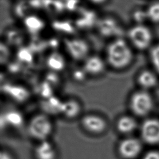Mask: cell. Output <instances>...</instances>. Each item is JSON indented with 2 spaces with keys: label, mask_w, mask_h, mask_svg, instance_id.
<instances>
[{
  "label": "cell",
  "mask_w": 159,
  "mask_h": 159,
  "mask_svg": "<svg viewBox=\"0 0 159 159\" xmlns=\"http://www.w3.org/2000/svg\"><path fill=\"white\" fill-rule=\"evenodd\" d=\"M107 63L113 69L120 70L129 66L134 59L133 52L122 37L112 40L106 51Z\"/></svg>",
  "instance_id": "cell-1"
},
{
  "label": "cell",
  "mask_w": 159,
  "mask_h": 159,
  "mask_svg": "<svg viewBox=\"0 0 159 159\" xmlns=\"http://www.w3.org/2000/svg\"><path fill=\"white\" fill-rule=\"evenodd\" d=\"M127 36L130 43L138 50L148 48L152 42V34L150 30L143 24H136L128 31Z\"/></svg>",
  "instance_id": "cell-2"
},
{
  "label": "cell",
  "mask_w": 159,
  "mask_h": 159,
  "mask_svg": "<svg viewBox=\"0 0 159 159\" xmlns=\"http://www.w3.org/2000/svg\"><path fill=\"white\" fill-rule=\"evenodd\" d=\"M52 130L49 119L43 114L34 116L28 125V132L31 137L40 141L46 140Z\"/></svg>",
  "instance_id": "cell-3"
},
{
  "label": "cell",
  "mask_w": 159,
  "mask_h": 159,
  "mask_svg": "<svg viewBox=\"0 0 159 159\" xmlns=\"http://www.w3.org/2000/svg\"><path fill=\"white\" fill-rule=\"evenodd\" d=\"M64 46L68 54L74 60L84 61L89 56V44L83 39L66 38L64 39Z\"/></svg>",
  "instance_id": "cell-4"
},
{
  "label": "cell",
  "mask_w": 159,
  "mask_h": 159,
  "mask_svg": "<svg viewBox=\"0 0 159 159\" xmlns=\"http://www.w3.org/2000/svg\"><path fill=\"white\" fill-rule=\"evenodd\" d=\"M130 107L136 115L145 116L151 111L153 107L152 98L145 90L136 91L130 97Z\"/></svg>",
  "instance_id": "cell-5"
},
{
  "label": "cell",
  "mask_w": 159,
  "mask_h": 159,
  "mask_svg": "<svg viewBox=\"0 0 159 159\" xmlns=\"http://www.w3.org/2000/svg\"><path fill=\"white\" fill-rule=\"evenodd\" d=\"M99 34L104 37H122L123 29L119 20L113 17L106 16L98 20L96 25Z\"/></svg>",
  "instance_id": "cell-6"
},
{
  "label": "cell",
  "mask_w": 159,
  "mask_h": 159,
  "mask_svg": "<svg viewBox=\"0 0 159 159\" xmlns=\"http://www.w3.org/2000/svg\"><path fill=\"white\" fill-rule=\"evenodd\" d=\"M141 136L149 144L159 143V120L149 119L145 120L141 126Z\"/></svg>",
  "instance_id": "cell-7"
},
{
  "label": "cell",
  "mask_w": 159,
  "mask_h": 159,
  "mask_svg": "<svg viewBox=\"0 0 159 159\" xmlns=\"http://www.w3.org/2000/svg\"><path fill=\"white\" fill-rule=\"evenodd\" d=\"M4 93L16 102L25 101L30 96L29 91L23 86L17 84L6 83L1 86Z\"/></svg>",
  "instance_id": "cell-8"
},
{
  "label": "cell",
  "mask_w": 159,
  "mask_h": 159,
  "mask_svg": "<svg viewBox=\"0 0 159 159\" xmlns=\"http://www.w3.org/2000/svg\"><path fill=\"white\" fill-rule=\"evenodd\" d=\"M141 150L140 142L135 138H128L123 140L119 147L120 155L126 159H132L137 157Z\"/></svg>",
  "instance_id": "cell-9"
},
{
  "label": "cell",
  "mask_w": 159,
  "mask_h": 159,
  "mask_svg": "<svg viewBox=\"0 0 159 159\" xmlns=\"http://www.w3.org/2000/svg\"><path fill=\"white\" fill-rule=\"evenodd\" d=\"M83 68L88 75L98 76L105 71L106 63L103 59L98 55H89L84 60Z\"/></svg>",
  "instance_id": "cell-10"
},
{
  "label": "cell",
  "mask_w": 159,
  "mask_h": 159,
  "mask_svg": "<svg viewBox=\"0 0 159 159\" xmlns=\"http://www.w3.org/2000/svg\"><path fill=\"white\" fill-rule=\"evenodd\" d=\"M83 127L89 132L95 134L102 132L106 127L104 119L96 115H87L82 119Z\"/></svg>",
  "instance_id": "cell-11"
},
{
  "label": "cell",
  "mask_w": 159,
  "mask_h": 159,
  "mask_svg": "<svg viewBox=\"0 0 159 159\" xmlns=\"http://www.w3.org/2000/svg\"><path fill=\"white\" fill-rule=\"evenodd\" d=\"M23 22L27 31L34 35L40 33L45 26L43 20L34 14H30L25 17L23 20Z\"/></svg>",
  "instance_id": "cell-12"
},
{
  "label": "cell",
  "mask_w": 159,
  "mask_h": 159,
  "mask_svg": "<svg viewBox=\"0 0 159 159\" xmlns=\"http://www.w3.org/2000/svg\"><path fill=\"white\" fill-rule=\"evenodd\" d=\"M46 65L52 72L62 71L66 66V61L64 57L58 52H53L47 58Z\"/></svg>",
  "instance_id": "cell-13"
},
{
  "label": "cell",
  "mask_w": 159,
  "mask_h": 159,
  "mask_svg": "<svg viewBox=\"0 0 159 159\" xmlns=\"http://www.w3.org/2000/svg\"><path fill=\"white\" fill-rule=\"evenodd\" d=\"M137 81L138 84L143 89H149L157 85V78L152 71L143 70L139 74Z\"/></svg>",
  "instance_id": "cell-14"
},
{
  "label": "cell",
  "mask_w": 159,
  "mask_h": 159,
  "mask_svg": "<svg viewBox=\"0 0 159 159\" xmlns=\"http://www.w3.org/2000/svg\"><path fill=\"white\" fill-rule=\"evenodd\" d=\"M55 156L53 147L47 140L41 141L35 148V157L37 159H55Z\"/></svg>",
  "instance_id": "cell-15"
},
{
  "label": "cell",
  "mask_w": 159,
  "mask_h": 159,
  "mask_svg": "<svg viewBox=\"0 0 159 159\" xmlns=\"http://www.w3.org/2000/svg\"><path fill=\"white\" fill-rule=\"evenodd\" d=\"M98 20L94 12L88 10H83L78 18L74 22L76 27L80 28L91 27L94 24L96 25Z\"/></svg>",
  "instance_id": "cell-16"
},
{
  "label": "cell",
  "mask_w": 159,
  "mask_h": 159,
  "mask_svg": "<svg viewBox=\"0 0 159 159\" xmlns=\"http://www.w3.org/2000/svg\"><path fill=\"white\" fill-rule=\"evenodd\" d=\"M23 122V118L22 115L17 111L11 110L4 114L1 115V127L4 125L9 124L14 127H19L22 125Z\"/></svg>",
  "instance_id": "cell-17"
},
{
  "label": "cell",
  "mask_w": 159,
  "mask_h": 159,
  "mask_svg": "<svg viewBox=\"0 0 159 159\" xmlns=\"http://www.w3.org/2000/svg\"><path fill=\"white\" fill-rule=\"evenodd\" d=\"M80 111V105L78 102L75 99H68L63 101L61 111L66 117L73 118L76 117Z\"/></svg>",
  "instance_id": "cell-18"
},
{
  "label": "cell",
  "mask_w": 159,
  "mask_h": 159,
  "mask_svg": "<svg viewBox=\"0 0 159 159\" xmlns=\"http://www.w3.org/2000/svg\"><path fill=\"white\" fill-rule=\"evenodd\" d=\"M136 127V121L130 116H123L120 117L117 124L118 130L124 134H129L133 132Z\"/></svg>",
  "instance_id": "cell-19"
},
{
  "label": "cell",
  "mask_w": 159,
  "mask_h": 159,
  "mask_svg": "<svg viewBox=\"0 0 159 159\" xmlns=\"http://www.w3.org/2000/svg\"><path fill=\"white\" fill-rule=\"evenodd\" d=\"M63 101H60L55 97L51 96L48 98L45 99L43 106L45 109L49 112H61Z\"/></svg>",
  "instance_id": "cell-20"
},
{
  "label": "cell",
  "mask_w": 159,
  "mask_h": 159,
  "mask_svg": "<svg viewBox=\"0 0 159 159\" xmlns=\"http://www.w3.org/2000/svg\"><path fill=\"white\" fill-rule=\"evenodd\" d=\"M53 29L57 31L65 34H72L75 31V24H73L68 20H55L52 24Z\"/></svg>",
  "instance_id": "cell-21"
},
{
  "label": "cell",
  "mask_w": 159,
  "mask_h": 159,
  "mask_svg": "<svg viewBox=\"0 0 159 159\" xmlns=\"http://www.w3.org/2000/svg\"><path fill=\"white\" fill-rule=\"evenodd\" d=\"M43 7L51 12H60L65 9L63 2L61 0H45Z\"/></svg>",
  "instance_id": "cell-22"
},
{
  "label": "cell",
  "mask_w": 159,
  "mask_h": 159,
  "mask_svg": "<svg viewBox=\"0 0 159 159\" xmlns=\"http://www.w3.org/2000/svg\"><path fill=\"white\" fill-rule=\"evenodd\" d=\"M147 19L153 23H159V2L151 4L146 10Z\"/></svg>",
  "instance_id": "cell-23"
},
{
  "label": "cell",
  "mask_w": 159,
  "mask_h": 159,
  "mask_svg": "<svg viewBox=\"0 0 159 159\" xmlns=\"http://www.w3.org/2000/svg\"><path fill=\"white\" fill-rule=\"evenodd\" d=\"M18 60L23 63H30L33 60L32 50L28 47H22L17 52Z\"/></svg>",
  "instance_id": "cell-24"
},
{
  "label": "cell",
  "mask_w": 159,
  "mask_h": 159,
  "mask_svg": "<svg viewBox=\"0 0 159 159\" xmlns=\"http://www.w3.org/2000/svg\"><path fill=\"white\" fill-rule=\"evenodd\" d=\"M31 8L32 7L30 6L29 2H19L18 4H17L15 9H16L15 12L17 16L23 17L24 19L27 16L31 14L29 13Z\"/></svg>",
  "instance_id": "cell-25"
},
{
  "label": "cell",
  "mask_w": 159,
  "mask_h": 159,
  "mask_svg": "<svg viewBox=\"0 0 159 159\" xmlns=\"http://www.w3.org/2000/svg\"><path fill=\"white\" fill-rule=\"evenodd\" d=\"M150 59L154 68L159 73V44H157L150 49Z\"/></svg>",
  "instance_id": "cell-26"
},
{
  "label": "cell",
  "mask_w": 159,
  "mask_h": 159,
  "mask_svg": "<svg viewBox=\"0 0 159 159\" xmlns=\"http://www.w3.org/2000/svg\"><path fill=\"white\" fill-rule=\"evenodd\" d=\"M20 35L21 34L16 30H10L7 34V40L9 42V43H20L22 39Z\"/></svg>",
  "instance_id": "cell-27"
},
{
  "label": "cell",
  "mask_w": 159,
  "mask_h": 159,
  "mask_svg": "<svg viewBox=\"0 0 159 159\" xmlns=\"http://www.w3.org/2000/svg\"><path fill=\"white\" fill-rule=\"evenodd\" d=\"M133 17L137 24H143V22L145 20V19H148L146 11H144L141 9L135 11L133 14Z\"/></svg>",
  "instance_id": "cell-28"
},
{
  "label": "cell",
  "mask_w": 159,
  "mask_h": 159,
  "mask_svg": "<svg viewBox=\"0 0 159 159\" xmlns=\"http://www.w3.org/2000/svg\"><path fill=\"white\" fill-rule=\"evenodd\" d=\"M0 58L1 63H6L10 56V51L6 44L1 43L0 45Z\"/></svg>",
  "instance_id": "cell-29"
},
{
  "label": "cell",
  "mask_w": 159,
  "mask_h": 159,
  "mask_svg": "<svg viewBox=\"0 0 159 159\" xmlns=\"http://www.w3.org/2000/svg\"><path fill=\"white\" fill-rule=\"evenodd\" d=\"M87 75H88L84 71V70H83V68L81 69H76V70H75V71H73V79L75 80L80 81V82L82 81H84Z\"/></svg>",
  "instance_id": "cell-30"
},
{
  "label": "cell",
  "mask_w": 159,
  "mask_h": 159,
  "mask_svg": "<svg viewBox=\"0 0 159 159\" xmlns=\"http://www.w3.org/2000/svg\"><path fill=\"white\" fill-rule=\"evenodd\" d=\"M143 159H159V152L151 151L145 154Z\"/></svg>",
  "instance_id": "cell-31"
},
{
  "label": "cell",
  "mask_w": 159,
  "mask_h": 159,
  "mask_svg": "<svg viewBox=\"0 0 159 159\" xmlns=\"http://www.w3.org/2000/svg\"><path fill=\"white\" fill-rule=\"evenodd\" d=\"M0 159H12L11 156L6 152H2L0 154Z\"/></svg>",
  "instance_id": "cell-32"
},
{
  "label": "cell",
  "mask_w": 159,
  "mask_h": 159,
  "mask_svg": "<svg viewBox=\"0 0 159 159\" xmlns=\"http://www.w3.org/2000/svg\"><path fill=\"white\" fill-rule=\"evenodd\" d=\"M88 1L93 4L99 5V4H102L104 3L107 0H88Z\"/></svg>",
  "instance_id": "cell-33"
}]
</instances>
